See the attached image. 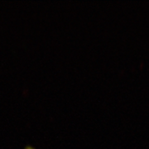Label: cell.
Masks as SVG:
<instances>
[{
    "label": "cell",
    "mask_w": 149,
    "mask_h": 149,
    "mask_svg": "<svg viewBox=\"0 0 149 149\" xmlns=\"http://www.w3.org/2000/svg\"><path fill=\"white\" fill-rule=\"evenodd\" d=\"M24 149H37V148H33L32 146H30V145H28V146H27L26 148Z\"/></svg>",
    "instance_id": "obj_1"
}]
</instances>
